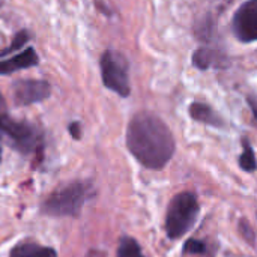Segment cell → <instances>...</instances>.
<instances>
[{"instance_id":"cell-1","label":"cell","mask_w":257,"mask_h":257,"mask_svg":"<svg viewBox=\"0 0 257 257\" xmlns=\"http://www.w3.org/2000/svg\"><path fill=\"white\" fill-rule=\"evenodd\" d=\"M126 146L131 155L151 170L164 169L176 149L170 128L163 119L149 111H140L130 120Z\"/></svg>"},{"instance_id":"cell-2","label":"cell","mask_w":257,"mask_h":257,"mask_svg":"<svg viewBox=\"0 0 257 257\" xmlns=\"http://www.w3.org/2000/svg\"><path fill=\"white\" fill-rule=\"evenodd\" d=\"M95 196V188L89 182H72L54 190L41 206V211L51 217H77L84 203Z\"/></svg>"},{"instance_id":"cell-3","label":"cell","mask_w":257,"mask_h":257,"mask_svg":"<svg viewBox=\"0 0 257 257\" xmlns=\"http://www.w3.org/2000/svg\"><path fill=\"white\" fill-rule=\"evenodd\" d=\"M200 206L197 202V197L190 193L184 191L176 194L166 214V233L170 239H179L185 233H188L193 226L196 224V220L199 217Z\"/></svg>"},{"instance_id":"cell-4","label":"cell","mask_w":257,"mask_h":257,"mask_svg":"<svg viewBox=\"0 0 257 257\" xmlns=\"http://www.w3.org/2000/svg\"><path fill=\"white\" fill-rule=\"evenodd\" d=\"M128 69H130L128 60L122 53L116 50H107L102 54L101 57L102 83L107 89L123 98H126L131 93Z\"/></svg>"},{"instance_id":"cell-5","label":"cell","mask_w":257,"mask_h":257,"mask_svg":"<svg viewBox=\"0 0 257 257\" xmlns=\"http://www.w3.org/2000/svg\"><path fill=\"white\" fill-rule=\"evenodd\" d=\"M0 133L8 136L12 146L23 154H32L42 148V133L36 126L11 119L8 114L0 116Z\"/></svg>"},{"instance_id":"cell-6","label":"cell","mask_w":257,"mask_h":257,"mask_svg":"<svg viewBox=\"0 0 257 257\" xmlns=\"http://www.w3.org/2000/svg\"><path fill=\"white\" fill-rule=\"evenodd\" d=\"M232 29L241 42L257 41V0H247L236 9Z\"/></svg>"},{"instance_id":"cell-7","label":"cell","mask_w":257,"mask_h":257,"mask_svg":"<svg viewBox=\"0 0 257 257\" xmlns=\"http://www.w3.org/2000/svg\"><path fill=\"white\" fill-rule=\"evenodd\" d=\"M51 95V86L44 80H20L12 86V99L15 105H30L47 99Z\"/></svg>"},{"instance_id":"cell-8","label":"cell","mask_w":257,"mask_h":257,"mask_svg":"<svg viewBox=\"0 0 257 257\" xmlns=\"http://www.w3.org/2000/svg\"><path fill=\"white\" fill-rule=\"evenodd\" d=\"M38 62H39V59H38V54L35 53V50L27 48L23 53H20L8 60H2L0 62V75L12 74L18 69L35 66V65H38Z\"/></svg>"},{"instance_id":"cell-9","label":"cell","mask_w":257,"mask_h":257,"mask_svg":"<svg viewBox=\"0 0 257 257\" xmlns=\"http://www.w3.org/2000/svg\"><path fill=\"white\" fill-rule=\"evenodd\" d=\"M190 116L194 120L202 122V123H206V125H211V126L221 128L224 125L223 117L211 105L203 104V102H193L190 105Z\"/></svg>"},{"instance_id":"cell-10","label":"cell","mask_w":257,"mask_h":257,"mask_svg":"<svg viewBox=\"0 0 257 257\" xmlns=\"http://www.w3.org/2000/svg\"><path fill=\"white\" fill-rule=\"evenodd\" d=\"M9 257H57V253L54 248L35 242H20L11 250Z\"/></svg>"},{"instance_id":"cell-11","label":"cell","mask_w":257,"mask_h":257,"mask_svg":"<svg viewBox=\"0 0 257 257\" xmlns=\"http://www.w3.org/2000/svg\"><path fill=\"white\" fill-rule=\"evenodd\" d=\"M116 257H145L140 244L131 238V236H123L119 241V247H117V256Z\"/></svg>"},{"instance_id":"cell-12","label":"cell","mask_w":257,"mask_h":257,"mask_svg":"<svg viewBox=\"0 0 257 257\" xmlns=\"http://www.w3.org/2000/svg\"><path fill=\"white\" fill-rule=\"evenodd\" d=\"M217 54L209 48H199L193 54V65L199 69H208L215 65Z\"/></svg>"},{"instance_id":"cell-13","label":"cell","mask_w":257,"mask_h":257,"mask_svg":"<svg viewBox=\"0 0 257 257\" xmlns=\"http://www.w3.org/2000/svg\"><path fill=\"white\" fill-rule=\"evenodd\" d=\"M242 146H244V151L239 157V167L247 172V173H253L257 170V161H256V155H254V151L251 148V145L244 140L242 142Z\"/></svg>"},{"instance_id":"cell-14","label":"cell","mask_w":257,"mask_h":257,"mask_svg":"<svg viewBox=\"0 0 257 257\" xmlns=\"http://www.w3.org/2000/svg\"><path fill=\"white\" fill-rule=\"evenodd\" d=\"M184 254H191V256H197V254H205L206 253V245L205 242L199 241V239H188L185 244H184Z\"/></svg>"},{"instance_id":"cell-15","label":"cell","mask_w":257,"mask_h":257,"mask_svg":"<svg viewBox=\"0 0 257 257\" xmlns=\"http://www.w3.org/2000/svg\"><path fill=\"white\" fill-rule=\"evenodd\" d=\"M27 41H29L27 32H20V33H17V35H15V39L12 41V44L9 45V48L5 50V51H2V54H6V53H9V51H12V50H17V48L23 47Z\"/></svg>"},{"instance_id":"cell-16","label":"cell","mask_w":257,"mask_h":257,"mask_svg":"<svg viewBox=\"0 0 257 257\" xmlns=\"http://www.w3.org/2000/svg\"><path fill=\"white\" fill-rule=\"evenodd\" d=\"M239 230L242 232V236H244L251 245H254L256 236H254V232H253V229H251V226H250V223H248L247 220H242V221L239 223Z\"/></svg>"},{"instance_id":"cell-17","label":"cell","mask_w":257,"mask_h":257,"mask_svg":"<svg viewBox=\"0 0 257 257\" xmlns=\"http://www.w3.org/2000/svg\"><path fill=\"white\" fill-rule=\"evenodd\" d=\"M69 133H71V136H72L74 139H80V134H81V131H80V123H77V122L71 123V125H69Z\"/></svg>"},{"instance_id":"cell-18","label":"cell","mask_w":257,"mask_h":257,"mask_svg":"<svg viewBox=\"0 0 257 257\" xmlns=\"http://www.w3.org/2000/svg\"><path fill=\"white\" fill-rule=\"evenodd\" d=\"M2 114H6V102H5V99H3V96L0 93V116Z\"/></svg>"},{"instance_id":"cell-19","label":"cell","mask_w":257,"mask_h":257,"mask_svg":"<svg viewBox=\"0 0 257 257\" xmlns=\"http://www.w3.org/2000/svg\"><path fill=\"white\" fill-rule=\"evenodd\" d=\"M0 160H2V133H0Z\"/></svg>"}]
</instances>
